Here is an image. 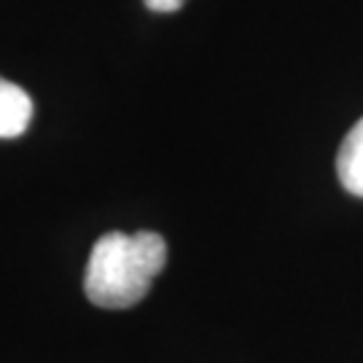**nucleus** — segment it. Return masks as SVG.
Listing matches in <instances>:
<instances>
[{
  "instance_id": "nucleus-1",
  "label": "nucleus",
  "mask_w": 363,
  "mask_h": 363,
  "mask_svg": "<svg viewBox=\"0 0 363 363\" xmlns=\"http://www.w3.org/2000/svg\"><path fill=\"white\" fill-rule=\"evenodd\" d=\"M167 264V242L156 232H108L91 247L84 291L94 307L130 310L151 291Z\"/></svg>"
},
{
  "instance_id": "nucleus-2",
  "label": "nucleus",
  "mask_w": 363,
  "mask_h": 363,
  "mask_svg": "<svg viewBox=\"0 0 363 363\" xmlns=\"http://www.w3.org/2000/svg\"><path fill=\"white\" fill-rule=\"evenodd\" d=\"M33 121V100L22 86L0 78V138L25 135Z\"/></svg>"
},
{
  "instance_id": "nucleus-3",
  "label": "nucleus",
  "mask_w": 363,
  "mask_h": 363,
  "mask_svg": "<svg viewBox=\"0 0 363 363\" xmlns=\"http://www.w3.org/2000/svg\"><path fill=\"white\" fill-rule=\"evenodd\" d=\"M337 175L345 191L363 196V118L347 132L337 154Z\"/></svg>"
},
{
  "instance_id": "nucleus-4",
  "label": "nucleus",
  "mask_w": 363,
  "mask_h": 363,
  "mask_svg": "<svg viewBox=\"0 0 363 363\" xmlns=\"http://www.w3.org/2000/svg\"><path fill=\"white\" fill-rule=\"evenodd\" d=\"M145 3V9H151V11L156 13H172V11H178L186 0H143Z\"/></svg>"
}]
</instances>
